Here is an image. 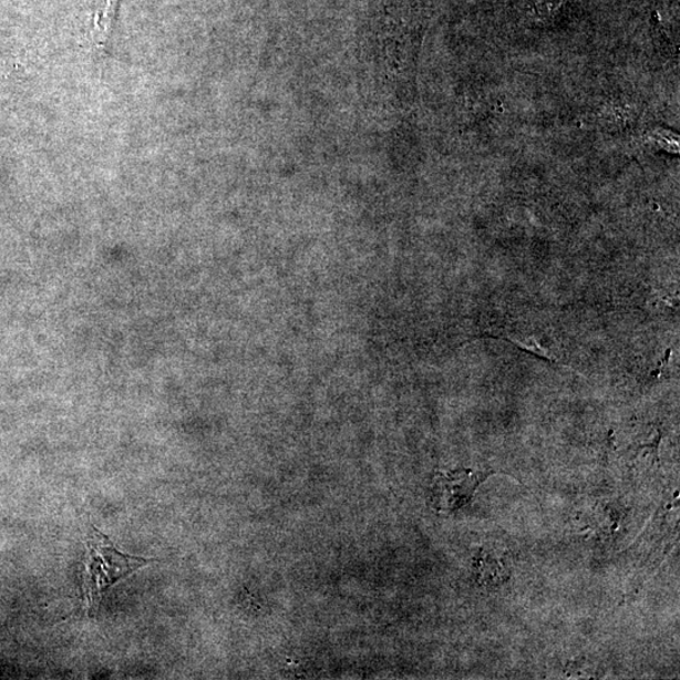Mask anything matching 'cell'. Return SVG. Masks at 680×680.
<instances>
[{
    "label": "cell",
    "mask_w": 680,
    "mask_h": 680,
    "mask_svg": "<svg viewBox=\"0 0 680 680\" xmlns=\"http://www.w3.org/2000/svg\"><path fill=\"white\" fill-rule=\"evenodd\" d=\"M154 563L155 559L122 553L103 532L90 525L86 532L85 574L82 586L87 614L97 612L101 599L110 587Z\"/></svg>",
    "instance_id": "cell-1"
},
{
    "label": "cell",
    "mask_w": 680,
    "mask_h": 680,
    "mask_svg": "<svg viewBox=\"0 0 680 680\" xmlns=\"http://www.w3.org/2000/svg\"><path fill=\"white\" fill-rule=\"evenodd\" d=\"M488 474L462 471L436 476L434 502L440 511H455L472 501L473 495Z\"/></svg>",
    "instance_id": "cell-2"
},
{
    "label": "cell",
    "mask_w": 680,
    "mask_h": 680,
    "mask_svg": "<svg viewBox=\"0 0 680 680\" xmlns=\"http://www.w3.org/2000/svg\"><path fill=\"white\" fill-rule=\"evenodd\" d=\"M563 3V0H519L518 11L530 21L544 22L554 18Z\"/></svg>",
    "instance_id": "cell-3"
}]
</instances>
